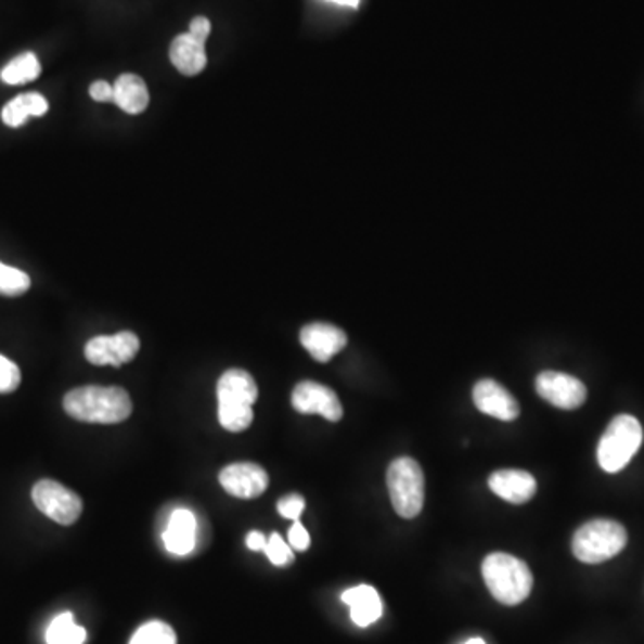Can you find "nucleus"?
Returning <instances> with one entry per match:
<instances>
[{"mask_svg":"<svg viewBox=\"0 0 644 644\" xmlns=\"http://www.w3.org/2000/svg\"><path fill=\"white\" fill-rule=\"evenodd\" d=\"M63 409L72 420L99 425H117L128 420L133 412V403L128 390L123 387H99L87 385L67 392L63 399Z\"/></svg>","mask_w":644,"mask_h":644,"instance_id":"nucleus-1","label":"nucleus"},{"mask_svg":"<svg viewBox=\"0 0 644 644\" xmlns=\"http://www.w3.org/2000/svg\"><path fill=\"white\" fill-rule=\"evenodd\" d=\"M219 423L233 434L244 432L253 423V404L258 399V385L244 369H230L217 384Z\"/></svg>","mask_w":644,"mask_h":644,"instance_id":"nucleus-2","label":"nucleus"},{"mask_svg":"<svg viewBox=\"0 0 644 644\" xmlns=\"http://www.w3.org/2000/svg\"><path fill=\"white\" fill-rule=\"evenodd\" d=\"M481 575L500 604L519 605L532 593V571L521 558L508 553H491L481 564Z\"/></svg>","mask_w":644,"mask_h":644,"instance_id":"nucleus-3","label":"nucleus"},{"mask_svg":"<svg viewBox=\"0 0 644 644\" xmlns=\"http://www.w3.org/2000/svg\"><path fill=\"white\" fill-rule=\"evenodd\" d=\"M627 541L623 525L613 519H593L575 532L571 550L580 563L600 564L623 552Z\"/></svg>","mask_w":644,"mask_h":644,"instance_id":"nucleus-4","label":"nucleus"},{"mask_svg":"<svg viewBox=\"0 0 644 644\" xmlns=\"http://www.w3.org/2000/svg\"><path fill=\"white\" fill-rule=\"evenodd\" d=\"M643 445V426L634 415H616L598 445V464L605 473L627 467Z\"/></svg>","mask_w":644,"mask_h":644,"instance_id":"nucleus-5","label":"nucleus"},{"mask_svg":"<svg viewBox=\"0 0 644 644\" xmlns=\"http://www.w3.org/2000/svg\"><path fill=\"white\" fill-rule=\"evenodd\" d=\"M387 487L394 511L404 519L420 516L425 505V473L410 456H399L387 471Z\"/></svg>","mask_w":644,"mask_h":644,"instance_id":"nucleus-6","label":"nucleus"},{"mask_svg":"<svg viewBox=\"0 0 644 644\" xmlns=\"http://www.w3.org/2000/svg\"><path fill=\"white\" fill-rule=\"evenodd\" d=\"M33 503L52 521L60 525H74L82 512L81 498L60 481L40 480L33 487Z\"/></svg>","mask_w":644,"mask_h":644,"instance_id":"nucleus-7","label":"nucleus"},{"mask_svg":"<svg viewBox=\"0 0 644 644\" xmlns=\"http://www.w3.org/2000/svg\"><path fill=\"white\" fill-rule=\"evenodd\" d=\"M536 390L544 401L563 410L578 409L588 399V389L580 379L557 371H544L539 374Z\"/></svg>","mask_w":644,"mask_h":644,"instance_id":"nucleus-8","label":"nucleus"},{"mask_svg":"<svg viewBox=\"0 0 644 644\" xmlns=\"http://www.w3.org/2000/svg\"><path fill=\"white\" fill-rule=\"evenodd\" d=\"M140 349V338L133 332H120L117 335H101L85 346V357L93 365H113L120 368L131 362Z\"/></svg>","mask_w":644,"mask_h":644,"instance_id":"nucleus-9","label":"nucleus"},{"mask_svg":"<svg viewBox=\"0 0 644 644\" xmlns=\"http://www.w3.org/2000/svg\"><path fill=\"white\" fill-rule=\"evenodd\" d=\"M292 407L299 414H321L324 420H343L344 409L337 394L318 382H301L292 392Z\"/></svg>","mask_w":644,"mask_h":644,"instance_id":"nucleus-10","label":"nucleus"},{"mask_svg":"<svg viewBox=\"0 0 644 644\" xmlns=\"http://www.w3.org/2000/svg\"><path fill=\"white\" fill-rule=\"evenodd\" d=\"M219 481L231 497L253 500L266 492L269 475L263 467L253 462H236L220 471Z\"/></svg>","mask_w":644,"mask_h":644,"instance_id":"nucleus-11","label":"nucleus"},{"mask_svg":"<svg viewBox=\"0 0 644 644\" xmlns=\"http://www.w3.org/2000/svg\"><path fill=\"white\" fill-rule=\"evenodd\" d=\"M299 340H301L302 348L307 349L308 353L312 355V358H315L318 362H330L348 344L346 333L340 327L327 324V322H312V324L302 327Z\"/></svg>","mask_w":644,"mask_h":644,"instance_id":"nucleus-12","label":"nucleus"},{"mask_svg":"<svg viewBox=\"0 0 644 644\" xmlns=\"http://www.w3.org/2000/svg\"><path fill=\"white\" fill-rule=\"evenodd\" d=\"M476 409L501 421H514L519 415V404L503 385L494 379H480L473 389Z\"/></svg>","mask_w":644,"mask_h":644,"instance_id":"nucleus-13","label":"nucleus"},{"mask_svg":"<svg viewBox=\"0 0 644 644\" xmlns=\"http://www.w3.org/2000/svg\"><path fill=\"white\" fill-rule=\"evenodd\" d=\"M489 487L501 500L521 505L536 497L537 481L527 471L501 469L492 473Z\"/></svg>","mask_w":644,"mask_h":644,"instance_id":"nucleus-14","label":"nucleus"},{"mask_svg":"<svg viewBox=\"0 0 644 644\" xmlns=\"http://www.w3.org/2000/svg\"><path fill=\"white\" fill-rule=\"evenodd\" d=\"M170 62L183 76H197L205 70L208 56H206V41L197 36L184 33L176 36L170 43Z\"/></svg>","mask_w":644,"mask_h":644,"instance_id":"nucleus-15","label":"nucleus"},{"mask_svg":"<svg viewBox=\"0 0 644 644\" xmlns=\"http://www.w3.org/2000/svg\"><path fill=\"white\" fill-rule=\"evenodd\" d=\"M195 536H197V521L192 512L179 508L170 514L164 532V542L165 548L172 555L184 557L192 553L195 548Z\"/></svg>","mask_w":644,"mask_h":644,"instance_id":"nucleus-16","label":"nucleus"},{"mask_svg":"<svg viewBox=\"0 0 644 644\" xmlns=\"http://www.w3.org/2000/svg\"><path fill=\"white\" fill-rule=\"evenodd\" d=\"M343 602L351 608V619L358 627H369L382 618L384 605L376 589L371 585H357L343 594Z\"/></svg>","mask_w":644,"mask_h":644,"instance_id":"nucleus-17","label":"nucleus"},{"mask_svg":"<svg viewBox=\"0 0 644 644\" xmlns=\"http://www.w3.org/2000/svg\"><path fill=\"white\" fill-rule=\"evenodd\" d=\"M113 92H115V101L123 112L129 115H139L145 112L149 106V88L143 81L142 77L137 74H123L118 76L117 81L113 85Z\"/></svg>","mask_w":644,"mask_h":644,"instance_id":"nucleus-18","label":"nucleus"},{"mask_svg":"<svg viewBox=\"0 0 644 644\" xmlns=\"http://www.w3.org/2000/svg\"><path fill=\"white\" fill-rule=\"evenodd\" d=\"M49 112V103L41 93H24L2 107V123L10 128H21L31 117H43Z\"/></svg>","mask_w":644,"mask_h":644,"instance_id":"nucleus-19","label":"nucleus"},{"mask_svg":"<svg viewBox=\"0 0 644 644\" xmlns=\"http://www.w3.org/2000/svg\"><path fill=\"white\" fill-rule=\"evenodd\" d=\"M41 74V65L38 57L33 52H24L15 60H11L2 72H0V79L5 85H26V82L35 81Z\"/></svg>","mask_w":644,"mask_h":644,"instance_id":"nucleus-20","label":"nucleus"},{"mask_svg":"<svg viewBox=\"0 0 644 644\" xmlns=\"http://www.w3.org/2000/svg\"><path fill=\"white\" fill-rule=\"evenodd\" d=\"M46 640L47 644H82L87 641V630L76 624L70 613H63L52 619Z\"/></svg>","mask_w":644,"mask_h":644,"instance_id":"nucleus-21","label":"nucleus"},{"mask_svg":"<svg viewBox=\"0 0 644 644\" xmlns=\"http://www.w3.org/2000/svg\"><path fill=\"white\" fill-rule=\"evenodd\" d=\"M31 288V278L15 267L5 266L0 261V296H24Z\"/></svg>","mask_w":644,"mask_h":644,"instance_id":"nucleus-22","label":"nucleus"},{"mask_svg":"<svg viewBox=\"0 0 644 644\" xmlns=\"http://www.w3.org/2000/svg\"><path fill=\"white\" fill-rule=\"evenodd\" d=\"M176 632L172 627L162 621H149L137 630L129 644H176Z\"/></svg>","mask_w":644,"mask_h":644,"instance_id":"nucleus-23","label":"nucleus"},{"mask_svg":"<svg viewBox=\"0 0 644 644\" xmlns=\"http://www.w3.org/2000/svg\"><path fill=\"white\" fill-rule=\"evenodd\" d=\"M263 552H266L267 558L278 568H285V566H291L294 563V552H292L291 544H286L280 533H271V537H267V546Z\"/></svg>","mask_w":644,"mask_h":644,"instance_id":"nucleus-24","label":"nucleus"},{"mask_svg":"<svg viewBox=\"0 0 644 644\" xmlns=\"http://www.w3.org/2000/svg\"><path fill=\"white\" fill-rule=\"evenodd\" d=\"M21 369L10 358L0 355V394L15 392L21 385Z\"/></svg>","mask_w":644,"mask_h":644,"instance_id":"nucleus-25","label":"nucleus"},{"mask_svg":"<svg viewBox=\"0 0 644 644\" xmlns=\"http://www.w3.org/2000/svg\"><path fill=\"white\" fill-rule=\"evenodd\" d=\"M302 511H305V498L299 494H291L278 501V512L292 521H299Z\"/></svg>","mask_w":644,"mask_h":644,"instance_id":"nucleus-26","label":"nucleus"},{"mask_svg":"<svg viewBox=\"0 0 644 644\" xmlns=\"http://www.w3.org/2000/svg\"><path fill=\"white\" fill-rule=\"evenodd\" d=\"M288 542H291L292 550H297V552H305L310 548V536L302 527L301 521H294V525H292L291 532H288Z\"/></svg>","mask_w":644,"mask_h":644,"instance_id":"nucleus-27","label":"nucleus"},{"mask_svg":"<svg viewBox=\"0 0 644 644\" xmlns=\"http://www.w3.org/2000/svg\"><path fill=\"white\" fill-rule=\"evenodd\" d=\"M90 98L95 101V103H113L115 101V92H113V87L107 81H95L92 82V87H90Z\"/></svg>","mask_w":644,"mask_h":644,"instance_id":"nucleus-28","label":"nucleus"},{"mask_svg":"<svg viewBox=\"0 0 644 644\" xmlns=\"http://www.w3.org/2000/svg\"><path fill=\"white\" fill-rule=\"evenodd\" d=\"M190 35L197 36L201 40H208L211 33V24L206 16H195L194 21L190 22Z\"/></svg>","mask_w":644,"mask_h":644,"instance_id":"nucleus-29","label":"nucleus"},{"mask_svg":"<svg viewBox=\"0 0 644 644\" xmlns=\"http://www.w3.org/2000/svg\"><path fill=\"white\" fill-rule=\"evenodd\" d=\"M246 544L253 552H263L267 546V537L263 536V533L258 532V530H253V532L247 536Z\"/></svg>","mask_w":644,"mask_h":644,"instance_id":"nucleus-30","label":"nucleus"},{"mask_svg":"<svg viewBox=\"0 0 644 644\" xmlns=\"http://www.w3.org/2000/svg\"><path fill=\"white\" fill-rule=\"evenodd\" d=\"M330 2H335V4L340 5H348V8H358V5H360V0H330Z\"/></svg>","mask_w":644,"mask_h":644,"instance_id":"nucleus-31","label":"nucleus"},{"mask_svg":"<svg viewBox=\"0 0 644 644\" xmlns=\"http://www.w3.org/2000/svg\"><path fill=\"white\" fill-rule=\"evenodd\" d=\"M464 644H486V641L475 637V640L465 641Z\"/></svg>","mask_w":644,"mask_h":644,"instance_id":"nucleus-32","label":"nucleus"}]
</instances>
